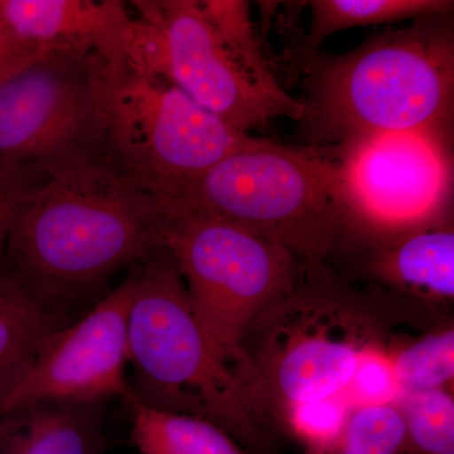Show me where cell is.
<instances>
[{"mask_svg":"<svg viewBox=\"0 0 454 454\" xmlns=\"http://www.w3.org/2000/svg\"><path fill=\"white\" fill-rule=\"evenodd\" d=\"M397 408L404 422V454H454L453 390L406 393Z\"/></svg>","mask_w":454,"mask_h":454,"instance_id":"cell-20","label":"cell"},{"mask_svg":"<svg viewBox=\"0 0 454 454\" xmlns=\"http://www.w3.org/2000/svg\"><path fill=\"white\" fill-rule=\"evenodd\" d=\"M41 182L40 179L0 168V267L7 247L9 227L16 211L18 200L27 188Z\"/></svg>","mask_w":454,"mask_h":454,"instance_id":"cell-24","label":"cell"},{"mask_svg":"<svg viewBox=\"0 0 454 454\" xmlns=\"http://www.w3.org/2000/svg\"><path fill=\"white\" fill-rule=\"evenodd\" d=\"M307 146L358 137L453 127V13L367 38L342 55L303 56Z\"/></svg>","mask_w":454,"mask_h":454,"instance_id":"cell-2","label":"cell"},{"mask_svg":"<svg viewBox=\"0 0 454 454\" xmlns=\"http://www.w3.org/2000/svg\"><path fill=\"white\" fill-rule=\"evenodd\" d=\"M109 402H40L0 417V454H106Z\"/></svg>","mask_w":454,"mask_h":454,"instance_id":"cell-14","label":"cell"},{"mask_svg":"<svg viewBox=\"0 0 454 454\" xmlns=\"http://www.w3.org/2000/svg\"><path fill=\"white\" fill-rule=\"evenodd\" d=\"M370 247L367 270L379 289L441 316L452 306L453 216Z\"/></svg>","mask_w":454,"mask_h":454,"instance_id":"cell-13","label":"cell"},{"mask_svg":"<svg viewBox=\"0 0 454 454\" xmlns=\"http://www.w3.org/2000/svg\"><path fill=\"white\" fill-rule=\"evenodd\" d=\"M203 17L239 66L260 88L286 97L262 53V42L245 0H199Z\"/></svg>","mask_w":454,"mask_h":454,"instance_id":"cell-19","label":"cell"},{"mask_svg":"<svg viewBox=\"0 0 454 454\" xmlns=\"http://www.w3.org/2000/svg\"><path fill=\"white\" fill-rule=\"evenodd\" d=\"M170 210L211 217L291 252L316 276L345 236L330 146H291L256 138L219 160Z\"/></svg>","mask_w":454,"mask_h":454,"instance_id":"cell-5","label":"cell"},{"mask_svg":"<svg viewBox=\"0 0 454 454\" xmlns=\"http://www.w3.org/2000/svg\"><path fill=\"white\" fill-rule=\"evenodd\" d=\"M312 12L304 55L345 29L358 27L390 25L419 20L430 14L453 13L452 0H312L307 3Z\"/></svg>","mask_w":454,"mask_h":454,"instance_id":"cell-17","label":"cell"},{"mask_svg":"<svg viewBox=\"0 0 454 454\" xmlns=\"http://www.w3.org/2000/svg\"><path fill=\"white\" fill-rule=\"evenodd\" d=\"M382 297V289L349 288L325 268L303 278L254 324L244 340L254 376L250 396L271 428L286 405L345 400L364 352L393 336L379 310Z\"/></svg>","mask_w":454,"mask_h":454,"instance_id":"cell-4","label":"cell"},{"mask_svg":"<svg viewBox=\"0 0 454 454\" xmlns=\"http://www.w3.org/2000/svg\"><path fill=\"white\" fill-rule=\"evenodd\" d=\"M38 56L18 40L0 16V82Z\"/></svg>","mask_w":454,"mask_h":454,"instance_id":"cell-25","label":"cell"},{"mask_svg":"<svg viewBox=\"0 0 454 454\" xmlns=\"http://www.w3.org/2000/svg\"><path fill=\"white\" fill-rule=\"evenodd\" d=\"M92 59L41 55L0 82V168L44 179L100 160Z\"/></svg>","mask_w":454,"mask_h":454,"instance_id":"cell-10","label":"cell"},{"mask_svg":"<svg viewBox=\"0 0 454 454\" xmlns=\"http://www.w3.org/2000/svg\"><path fill=\"white\" fill-rule=\"evenodd\" d=\"M121 400L130 413L131 442L140 454H252L207 420L155 411L130 389Z\"/></svg>","mask_w":454,"mask_h":454,"instance_id":"cell-16","label":"cell"},{"mask_svg":"<svg viewBox=\"0 0 454 454\" xmlns=\"http://www.w3.org/2000/svg\"><path fill=\"white\" fill-rule=\"evenodd\" d=\"M405 428L397 405L352 409L339 435L303 454H404Z\"/></svg>","mask_w":454,"mask_h":454,"instance_id":"cell-21","label":"cell"},{"mask_svg":"<svg viewBox=\"0 0 454 454\" xmlns=\"http://www.w3.org/2000/svg\"><path fill=\"white\" fill-rule=\"evenodd\" d=\"M71 316L44 307L9 269L0 267V400L31 370L42 348Z\"/></svg>","mask_w":454,"mask_h":454,"instance_id":"cell-15","label":"cell"},{"mask_svg":"<svg viewBox=\"0 0 454 454\" xmlns=\"http://www.w3.org/2000/svg\"><path fill=\"white\" fill-rule=\"evenodd\" d=\"M11 32L37 55L124 59L131 14L119 0H0Z\"/></svg>","mask_w":454,"mask_h":454,"instance_id":"cell-12","label":"cell"},{"mask_svg":"<svg viewBox=\"0 0 454 454\" xmlns=\"http://www.w3.org/2000/svg\"><path fill=\"white\" fill-rule=\"evenodd\" d=\"M100 160L119 177L177 202L219 160L255 142L181 90L125 59H92Z\"/></svg>","mask_w":454,"mask_h":454,"instance_id":"cell-6","label":"cell"},{"mask_svg":"<svg viewBox=\"0 0 454 454\" xmlns=\"http://www.w3.org/2000/svg\"><path fill=\"white\" fill-rule=\"evenodd\" d=\"M128 364L131 393L142 404L207 420L249 453L270 441L273 428L197 324L166 247L139 264L128 316Z\"/></svg>","mask_w":454,"mask_h":454,"instance_id":"cell-3","label":"cell"},{"mask_svg":"<svg viewBox=\"0 0 454 454\" xmlns=\"http://www.w3.org/2000/svg\"><path fill=\"white\" fill-rule=\"evenodd\" d=\"M168 210L163 245L177 264L193 316L247 393L254 376L245 337L260 317L294 291L303 267L280 245L240 227Z\"/></svg>","mask_w":454,"mask_h":454,"instance_id":"cell-7","label":"cell"},{"mask_svg":"<svg viewBox=\"0 0 454 454\" xmlns=\"http://www.w3.org/2000/svg\"><path fill=\"white\" fill-rule=\"evenodd\" d=\"M167 203L139 190L100 160L50 173L18 200L9 227V270L40 303L68 309L119 270L160 247Z\"/></svg>","mask_w":454,"mask_h":454,"instance_id":"cell-1","label":"cell"},{"mask_svg":"<svg viewBox=\"0 0 454 454\" xmlns=\"http://www.w3.org/2000/svg\"><path fill=\"white\" fill-rule=\"evenodd\" d=\"M391 358L403 393L450 389L454 384L452 317L437 321L418 337L395 336L389 342Z\"/></svg>","mask_w":454,"mask_h":454,"instance_id":"cell-18","label":"cell"},{"mask_svg":"<svg viewBox=\"0 0 454 454\" xmlns=\"http://www.w3.org/2000/svg\"><path fill=\"white\" fill-rule=\"evenodd\" d=\"M389 342L379 343L366 349L358 361L345 394V400L352 409L397 405L404 395L397 380Z\"/></svg>","mask_w":454,"mask_h":454,"instance_id":"cell-23","label":"cell"},{"mask_svg":"<svg viewBox=\"0 0 454 454\" xmlns=\"http://www.w3.org/2000/svg\"><path fill=\"white\" fill-rule=\"evenodd\" d=\"M140 264V262H139ZM139 264L82 319L57 331L23 380L0 400V417L40 402L91 403L121 399L127 380L128 316Z\"/></svg>","mask_w":454,"mask_h":454,"instance_id":"cell-11","label":"cell"},{"mask_svg":"<svg viewBox=\"0 0 454 454\" xmlns=\"http://www.w3.org/2000/svg\"><path fill=\"white\" fill-rule=\"evenodd\" d=\"M352 408L340 397L293 403L276 417V429L284 430L304 450L325 446L340 434Z\"/></svg>","mask_w":454,"mask_h":454,"instance_id":"cell-22","label":"cell"},{"mask_svg":"<svg viewBox=\"0 0 454 454\" xmlns=\"http://www.w3.org/2000/svg\"><path fill=\"white\" fill-rule=\"evenodd\" d=\"M345 236L372 245L453 216V127L331 145Z\"/></svg>","mask_w":454,"mask_h":454,"instance_id":"cell-8","label":"cell"},{"mask_svg":"<svg viewBox=\"0 0 454 454\" xmlns=\"http://www.w3.org/2000/svg\"><path fill=\"white\" fill-rule=\"evenodd\" d=\"M124 59L162 77L230 127L250 134L277 118L300 121V98L260 88L230 55L199 0H134Z\"/></svg>","mask_w":454,"mask_h":454,"instance_id":"cell-9","label":"cell"}]
</instances>
